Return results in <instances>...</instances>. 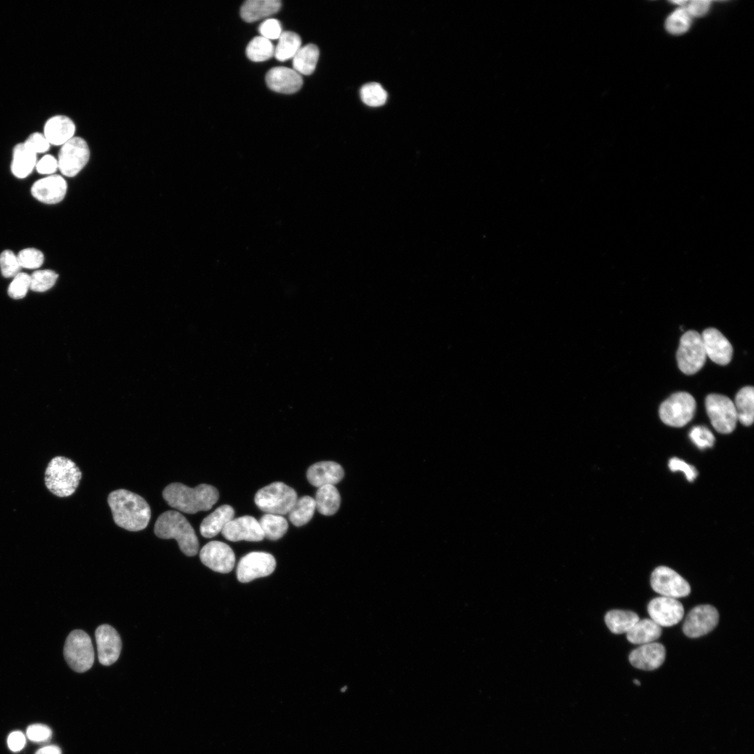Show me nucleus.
<instances>
[{
	"label": "nucleus",
	"instance_id": "obj_51",
	"mask_svg": "<svg viewBox=\"0 0 754 754\" xmlns=\"http://www.w3.org/2000/svg\"><path fill=\"white\" fill-rule=\"evenodd\" d=\"M634 683H635V684H637V685H640V683L639 682V681H638V680H636V679H635V680H634Z\"/></svg>",
	"mask_w": 754,
	"mask_h": 754
},
{
	"label": "nucleus",
	"instance_id": "obj_35",
	"mask_svg": "<svg viewBox=\"0 0 754 754\" xmlns=\"http://www.w3.org/2000/svg\"><path fill=\"white\" fill-rule=\"evenodd\" d=\"M247 57L256 62L266 61L274 55V46L272 42L260 36L253 38L246 49Z\"/></svg>",
	"mask_w": 754,
	"mask_h": 754
},
{
	"label": "nucleus",
	"instance_id": "obj_16",
	"mask_svg": "<svg viewBox=\"0 0 754 754\" xmlns=\"http://www.w3.org/2000/svg\"><path fill=\"white\" fill-rule=\"evenodd\" d=\"M228 540L258 542L265 538L259 522L252 516L245 515L230 521L221 531Z\"/></svg>",
	"mask_w": 754,
	"mask_h": 754
},
{
	"label": "nucleus",
	"instance_id": "obj_37",
	"mask_svg": "<svg viewBox=\"0 0 754 754\" xmlns=\"http://www.w3.org/2000/svg\"><path fill=\"white\" fill-rule=\"evenodd\" d=\"M690 23L691 16L685 6H682L671 13L667 18L665 27L671 34H681L689 29Z\"/></svg>",
	"mask_w": 754,
	"mask_h": 754
},
{
	"label": "nucleus",
	"instance_id": "obj_20",
	"mask_svg": "<svg viewBox=\"0 0 754 754\" xmlns=\"http://www.w3.org/2000/svg\"><path fill=\"white\" fill-rule=\"evenodd\" d=\"M272 90L282 94H293L300 90L303 80L300 74L293 68L277 66L270 69L265 77Z\"/></svg>",
	"mask_w": 754,
	"mask_h": 754
},
{
	"label": "nucleus",
	"instance_id": "obj_50",
	"mask_svg": "<svg viewBox=\"0 0 754 754\" xmlns=\"http://www.w3.org/2000/svg\"><path fill=\"white\" fill-rule=\"evenodd\" d=\"M35 754H61V751L56 745H48L39 748Z\"/></svg>",
	"mask_w": 754,
	"mask_h": 754
},
{
	"label": "nucleus",
	"instance_id": "obj_48",
	"mask_svg": "<svg viewBox=\"0 0 754 754\" xmlns=\"http://www.w3.org/2000/svg\"><path fill=\"white\" fill-rule=\"evenodd\" d=\"M710 1L707 0H693L687 1L685 8L690 15L694 17H701L705 15L710 7Z\"/></svg>",
	"mask_w": 754,
	"mask_h": 754
},
{
	"label": "nucleus",
	"instance_id": "obj_24",
	"mask_svg": "<svg viewBox=\"0 0 754 754\" xmlns=\"http://www.w3.org/2000/svg\"><path fill=\"white\" fill-rule=\"evenodd\" d=\"M235 511L232 506H219L202 520L200 526V534L207 538L214 537L233 519Z\"/></svg>",
	"mask_w": 754,
	"mask_h": 754
},
{
	"label": "nucleus",
	"instance_id": "obj_25",
	"mask_svg": "<svg viewBox=\"0 0 754 754\" xmlns=\"http://www.w3.org/2000/svg\"><path fill=\"white\" fill-rule=\"evenodd\" d=\"M36 155L28 149L24 142L15 145L10 169L13 175L20 179L29 176L36 168Z\"/></svg>",
	"mask_w": 754,
	"mask_h": 754
},
{
	"label": "nucleus",
	"instance_id": "obj_22",
	"mask_svg": "<svg viewBox=\"0 0 754 754\" xmlns=\"http://www.w3.org/2000/svg\"><path fill=\"white\" fill-rule=\"evenodd\" d=\"M75 131L76 126L72 119L64 114H56L45 121L43 133L50 145L62 146L75 136Z\"/></svg>",
	"mask_w": 754,
	"mask_h": 754
},
{
	"label": "nucleus",
	"instance_id": "obj_39",
	"mask_svg": "<svg viewBox=\"0 0 754 754\" xmlns=\"http://www.w3.org/2000/svg\"><path fill=\"white\" fill-rule=\"evenodd\" d=\"M17 257L21 268L36 269L40 267L44 261L43 253L35 248L22 249Z\"/></svg>",
	"mask_w": 754,
	"mask_h": 754
},
{
	"label": "nucleus",
	"instance_id": "obj_28",
	"mask_svg": "<svg viewBox=\"0 0 754 754\" xmlns=\"http://www.w3.org/2000/svg\"><path fill=\"white\" fill-rule=\"evenodd\" d=\"M316 508L326 516L335 514L340 506L341 496L334 485H324L318 487L315 496Z\"/></svg>",
	"mask_w": 754,
	"mask_h": 754
},
{
	"label": "nucleus",
	"instance_id": "obj_23",
	"mask_svg": "<svg viewBox=\"0 0 754 754\" xmlns=\"http://www.w3.org/2000/svg\"><path fill=\"white\" fill-rule=\"evenodd\" d=\"M342 466L337 462L323 461L312 464L307 470L306 478L309 483L316 487L334 485L343 478Z\"/></svg>",
	"mask_w": 754,
	"mask_h": 754
},
{
	"label": "nucleus",
	"instance_id": "obj_15",
	"mask_svg": "<svg viewBox=\"0 0 754 754\" xmlns=\"http://www.w3.org/2000/svg\"><path fill=\"white\" fill-rule=\"evenodd\" d=\"M647 612L651 619L660 627L678 623L684 614L683 607L679 600L665 596L652 599L648 604Z\"/></svg>",
	"mask_w": 754,
	"mask_h": 754
},
{
	"label": "nucleus",
	"instance_id": "obj_4",
	"mask_svg": "<svg viewBox=\"0 0 754 754\" xmlns=\"http://www.w3.org/2000/svg\"><path fill=\"white\" fill-rule=\"evenodd\" d=\"M82 472L69 458L57 456L48 463L45 471V485L57 497H68L77 489Z\"/></svg>",
	"mask_w": 754,
	"mask_h": 754
},
{
	"label": "nucleus",
	"instance_id": "obj_19",
	"mask_svg": "<svg viewBox=\"0 0 754 754\" xmlns=\"http://www.w3.org/2000/svg\"><path fill=\"white\" fill-rule=\"evenodd\" d=\"M67 191L66 180L59 175H51L35 182L31 193L37 200L48 205L61 202Z\"/></svg>",
	"mask_w": 754,
	"mask_h": 754
},
{
	"label": "nucleus",
	"instance_id": "obj_31",
	"mask_svg": "<svg viewBox=\"0 0 754 754\" xmlns=\"http://www.w3.org/2000/svg\"><path fill=\"white\" fill-rule=\"evenodd\" d=\"M639 619L636 613L619 609L611 610L605 616L606 625L615 634L626 633Z\"/></svg>",
	"mask_w": 754,
	"mask_h": 754
},
{
	"label": "nucleus",
	"instance_id": "obj_42",
	"mask_svg": "<svg viewBox=\"0 0 754 754\" xmlns=\"http://www.w3.org/2000/svg\"><path fill=\"white\" fill-rule=\"evenodd\" d=\"M0 269L6 278L14 277L20 272L17 257L12 251L5 250L0 254Z\"/></svg>",
	"mask_w": 754,
	"mask_h": 754
},
{
	"label": "nucleus",
	"instance_id": "obj_1",
	"mask_svg": "<svg viewBox=\"0 0 754 754\" xmlns=\"http://www.w3.org/2000/svg\"><path fill=\"white\" fill-rule=\"evenodd\" d=\"M115 524L130 531L145 529L151 517V509L140 495L120 489L112 491L108 497Z\"/></svg>",
	"mask_w": 754,
	"mask_h": 754
},
{
	"label": "nucleus",
	"instance_id": "obj_38",
	"mask_svg": "<svg viewBox=\"0 0 754 754\" xmlns=\"http://www.w3.org/2000/svg\"><path fill=\"white\" fill-rule=\"evenodd\" d=\"M58 274L50 269L37 270L30 275V289L35 292H45L56 283Z\"/></svg>",
	"mask_w": 754,
	"mask_h": 754
},
{
	"label": "nucleus",
	"instance_id": "obj_2",
	"mask_svg": "<svg viewBox=\"0 0 754 754\" xmlns=\"http://www.w3.org/2000/svg\"><path fill=\"white\" fill-rule=\"evenodd\" d=\"M162 495L170 507L188 514L210 510L219 496L218 490L212 485L200 484L191 488L179 482L166 486Z\"/></svg>",
	"mask_w": 754,
	"mask_h": 754
},
{
	"label": "nucleus",
	"instance_id": "obj_3",
	"mask_svg": "<svg viewBox=\"0 0 754 754\" xmlns=\"http://www.w3.org/2000/svg\"><path fill=\"white\" fill-rule=\"evenodd\" d=\"M154 533L162 539H175L181 551L188 556H195L199 542L195 531L186 518L175 510L162 513L154 525Z\"/></svg>",
	"mask_w": 754,
	"mask_h": 754
},
{
	"label": "nucleus",
	"instance_id": "obj_32",
	"mask_svg": "<svg viewBox=\"0 0 754 754\" xmlns=\"http://www.w3.org/2000/svg\"><path fill=\"white\" fill-rule=\"evenodd\" d=\"M278 39L274 56L279 61H284L293 59L301 48V38L296 33L283 31Z\"/></svg>",
	"mask_w": 754,
	"mask_h": 754
},
{
	"label": "nucleus",
	"instance_id": "obj_13",
	"mask_svg": "<svg viewBox=\"0 0 754 754\" xmlns=\"http://www.w3.org/2000/svg\"><path fill=\"white\" fill-rule=\"evenodd\" d=\"M719 614L710 605H701L693 608L687 614L683 624V632L689 637L696 638L711 632L718 624Z\"/></svg>",
	"mask_w": 754,
	"mask_h": 754
},
{
	"label": "nucleus",
	"instance_id": "obj_33",
	"mask_svg": "<svg viewBox=\"0 0 754 754\" xmlns=\"http://www.w3.org/2000/svg\"><path fill=\"white\" fill-rule=\"evenodd\" d=\"M316 509L313 498L304 496L297 498L295 505L288 512V518L296 526L307 524L313 517Z\"/></svg>",
	"mask_w": 754,
	"mask_h": 754
},
{
	"label": "nucleus",
	"instance_id": "obj_10",
	"mask_svg": "<svg viewBox=\"0 0 754 754\" xmlns=\"http://www.w3.org/2000/svg\"><path fill=\"white\" fill-rule=\"evenodd\" d=\"M705 407L711 423L718 432L725 434L733 431L738 420L734 402L729 397L710 394L705 399Z\"/></svg>",
	"mask_w": 754,
	"mask_h": 754
},
{
	"label": "nucleus",
	"instance_id": "obj_40",
	"mask_svg": "<svg viewBox=\"0 0 754 754\" xmlns=\"http://www.w3.org/2000/svg\"><path fill=\"white\" fill-rule=\"evenodd\" d=\"M30 289V275L24 272H20L13 277L8 288V295L15 300H20L25 297Z\"/></svg>",
	"mask_w": 754,
	"mask_h": 754
},
{
	"label": "nucleus",
	"instance_id": "obj_36",
	"mask_svg": "<svg viewBox=\"0 0 754 754\" xmlns=\"http://www.w3.org/2000/svg\"><path fill=\"white\" fill-rule=\"evenodd\" d=\"M360 97L364 104L371 107H378L385 103L387 94L379 83L369 82L362 87Z\"/></svg>",
	"mask_w": 754,
	"mask_h": 754
},
{
	"label": "nucleus",
	"instance_id": "obj_17",
	"mask_svg": "<svg viewBox=\"0 0 754 754\" xmlns=\"http://www.w3.org/2000/svg\"><path fill=\"white\" fill-rule=\"evenodd\" d=\"M98 658L101 664L110 665L117 660L121 640L117 630L110 625L99 626L95 632Z\"/></svg>",
	"mask_w": 754,
	"mask_h": 754
},
{
	"label": "nucleus",
	"instance_id": "obj_41",
	"mask_svg": "<svg viewBox=\"0 0 754 754\" xmlns=\"http://www.w3.org/2000/svg\"><path fill=\"white\" fill-rule=\"evenodd\" d=\"M689 438L698 448L702 450L712 447L715 442L713 433L702 425L693 427L689 432Z\"/></svg>",
	"mask_w": 754,
	"mask_h": 754
},
{
	"label": "nucleus",
	"instance_id": "obj_8",
	"mask_svg": "<svg viewBox=\"0 0 754 754\" xmlns=\"http://www.w3.org/2000/svg\"><path fill=\"white\" fill-rule=\"evenodd\" d=\"M696 408L694 397L688 392H679L664 401L659 408L661 420L667 425L681 427L693 418Z\"/></svg>",
	"mask_w": 754,
	"mask_h": 754
},
{
	"label": "nucleus",
	"instance_id": "obj_6",
	"mask_svg": "<svg viewBox=\"0 0 754 754\" xmlns=\"http://www.w3.org/2000/svg\"><path fill=\"white\" fill-rule=\"evenodd\" d=\"M64 656L69 667L82 673L89 670L94 662V651L89 635L82 630H75L68 635Z\"/></svg>",
	"mask_w": 754,
	"mask_h": 754
},
{
	"label": "nucleus",
	"instance_id": "obj_18",
	"mask_svg": "<svg viewBox=\"0 0 754 754\" xmlns=\"http://www.w3.org/2000/svg\"><path fill=\"white\" fill-rule=\"evenodd\" d=\"M707 357L720 365H726L732 360L733 348L727 339L717 329L710 327L701 334Z\"/></svg>",
	"mask_w": 754,
	"mask_h": 754
},
{
	"label": "nucleus",
	"instance_id": "obj_44",
	"mask_svg": "<svg viewBox=\"0 0 754 754\" xmlns=\"http://www.w3.org/2000/svg\"><path fill=\"white\" fill-rule=\"evenodd\" d=\"M27 736L28 739L33 742H47L51 739L52 730L45 725L39 723L33 724L27 727Z\"/></svg>",
	"mask_w": 754,
	"mask_h": 754
},
{
	"label": "nucleus",
	"instance_id": "obj_49",
	"mask_svg": "<svg viewBox=\"0 0 754 754\" xmlns=\"http://www.w3.org/2000/svg\"><path fill=\"white\" fill-rule=\"evenodd\" d=\"M7 743L10 750L13 752H17L24 748L26 743V738L22 732L14 731L8 735Z\"/></svg>",
	"mask_w": 754,
	"mask_h": 754
},
{
	"label": "nucleus",
	"instance_id": "obj_30",
	"mask_svg": "<svg viewBox=\"0 0 754 754\" xmlns=\"http://www.w3.org/2000/svg\"><path fill=\"white\" fill-rule=\"evenodd\" d=\"M319 57V50L313 44H308L299 50L293 58V69L300 75L313 73Z\"/></svg>",
	"mask_w": 754,
	"mask_h": 754
},
{
	"label": "nucleus",
	"instance_id": "obj_5",
	"mask_svg": "<svg viewBox=\"0 0 754 754\" xmlns=\"http://www.w3.org/2000/svg\"><path fill=\"white\" fill-rule=\"evenodd\" d=\"M297 499L296 491L282 482H272L259 489L254 497L256 505L268 514H288Z\"/></svg>",
	"mask_w": 754,
	"mask_h": 754
},
{
	"label": "nucleus",
	"instance_id": "obj_9",
	"mask_svg": "<svg viewBox=\"0 0 754 754\" xmlns=\"http://www.w3.org/2000/svg\"><path fill=\"white\" fill-rule=\"evenodd\" d=\"M89 157L87 142L82 137L74 136L61 146L57 158L58 169L66 177H75L87 165Z\"/></svg>",
	"mask_w": 754,
	"mask_h": 754
},
{
	"label": "nucleus",
	"instance_id": "obj_26",
	"mask_svg": "<svg viewBox=\"0 0 754 754\" xmlns=\"http://www.w3.org/2000/svg\"><path fill=\"white\" fill-rule=\"evenodd\" d=\"M281 6L279 0H249L242 6L240 14L244 21L252 22L276 13Z\"/></svg>",
	"mask_w": 754,
	"mask_h": 754
},
{
	"label": "nucleus",
	"instance_id": "obj_14",
	"mask_svg": "<svg viewBox=\"0 0 754 754\" xmlns=\"http://www.w3.org/2000/svg\"><path fill=\"white\" fill-rule=\"evenodd\" d=\"M202 563L211 570L228 573L235 566V556L233 550L221 541H210L200 552Z\"/></svg>",
	"mask_w": 754,
	"mask_h": 754
},
{
	"label": "nucleus",
	"instance_id": "obj_11",
	"mask_svg": "<svg viewBox=\"0 0 754 754\" xmlns=\"http://www.w3.org/2000/svg\"><path fill=\"white\" fill-rule=\"evenodd\" d=\"M275 568L276 560L271 554L252 552L244 556L238 562L237 578L240 582L247 583L269 575Z\"/></svg>",
	"mask_w": 754,
	"mask_h": 754
},
{
	"label": "nucleus",
	"instance_id": "obj_46",
	"mask_svg": "<svg viewBox=\"0 0 754 754\" xmlns=\"http://www.w3.org/2000/svg\"><path fill=\"white\" fill-rule=\"evenodd\" d=\"M668 466L670 471L673 472H683L686 479L689 482H693L697 475V471L694 466L687 464L684 461L677 457H673L670 459L668 463Z\"/></svg>",
	"mask_w": 754,
	"mask_h": 754
},
{
	"label": "nucleus",
	"instance_id": "obj_21",
	"mask_svg": "<svg viewBox=\"0 0 754 754\" xmlns=\"http://www.w3.org/2000/svg\"><path fill=\"white\" fill-rule=\"evenodd\" d=\"M665 658V648L658 642L640 646L629 655L631 665L638 669L653 670L658 668Z\"/></svg>",
	"mask_w": 754,
	"mask_h": 754
},
{
	"label": "nucleus",
	"instance_id": "obj_34",
	"mask_svg": "<svg viewBox=\"0 0 754 754\" xmlns=\"http://www.w3.org/2000/svg\"><path fill=\"white\" fill-rule=\"evenodd\" d=\"M265 538L270 540H276L287 532V520L281 515L265 514L258 521Z\"/></svg>",
	"mask_w": 754,
	"mask_h": 754
},
{
	"label": "nucleus",
	"instance_id": "obj_47",
	"mask_svg": "<svg viewBox=\"0 0 754 754\" xmlns=\"http://www.w3.org/2000/svg\"><path fill=\"white\" fill-rule=\"evenodd\" d=\"M35 168L40 174L51 175L58 169L57 158L50 154L45 155L37 161Z\"/></svg>",
	"mask_w": 754,
	"mask_h": 754
},
{
	"label": "nucleus",
	"instance_id": "obj_45",
	"mask_svg": "<svg viewBox=\"0 0 754 754\" xmlns=\"http://www.w3.org/2000/svg\"><path fill=\"white\" fill-rule=\"evenodd\" d=\"M258 31L262 37L270 40L278 39L282 33V29L279 20L270 18L260 24Z\"/></svg>",
	"mask_w": 754,
	"mask_h": 754
},
{
	"label": "nucleus",
	"instance_id": "obj_7",
	"mask_svg": "<svg viewBox=\"0 0 754 754\" xmlns=\"http://www.w3.org/2000/svg\"><path fill=\"white\" fill-rule=\"evenodd\" d=\"M707 358L701 334L695 330L685 332L681 337L677 353L679 369L687 375L700 371Z\"/></svg>",
	"mask_w": 754,
	"mask_h": 754
},
{
	"label": "nucleus",
	"instance_id": "obj_29",
	"mask_svg": "<svg viewBox=\"0 0 754 754\" xmlns=\"http://www.w3.org/2000/svg\"><path fill=\"white\" fill-rule=\"evenodd\" d=\"M737 420L745 426H750L754 418V389L751 386L741 388L734 402Z\"/></svg>",
	"mask_w": 754,
	"mask_h": 754
},
{
	"label": "nucleus",
	"instance_id": "obj_27",
	"mask_svg": "<svg viewBox=\"0 0 754 754\" xmlns=\"http://www.w3.org/2000/svg\"><path fill=\"white\" fill-rule=\"evenodd\" d=\"M662 633L660 626L651 619L639 621L626 633L627 640L635 644H645L658 640Z\"/></svg>",
	"mask_w": 754,
	"mask_h": 754
},
{
	"label": "nucleus",
	"instance_id": "obj_43",
	"mask_svg": "<svg viewBox=\"0 0 754 754\" xmlns=\"http://www.w3.org/2000/svg\"><path fill=\"white\" fill-rule=\"evenodd\" d=\"M25 146L36 154L46 152L50 144L43 133L34 132L29 135L24 142Z\"/></svg>",
	"mask_w": 754,
	"mask_h": 754
},
{
	"label": "nucleus",
	"instance_id": "obj_12",
	"mask_svg": "<svg viewBox=\"0 0 754 754\" xmlns=\"http://www.w3.org/2000/svg\"><path fill=\"white\" fill-rule=\"evenodd\" d=\"M651 586L662 596L673 598L686 597L690 592L688 582L676 571L666 566H659L653 571Z\"/></svg>",
	"mask_w": 754,
	"mask_h": 754
}]
</instances>
